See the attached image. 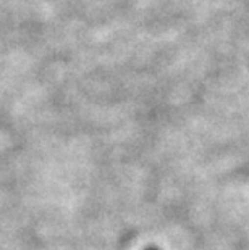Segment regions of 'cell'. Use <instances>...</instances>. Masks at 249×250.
<instances>
[{
  "instance_id": "cell-1",
  "label": "cell",
  "mask_w": 249,
  "mask_h": 250,
  "mask_svg": "<svg viewBox=\"0 0 249 250\" xmlns=\"http://www.w3.org/2000/svg\"><path fill=\"white\" fill-rule=\"evenodd\" d=\"M147 250H158V249H156V247H151V249H147Z\"/></svg>"
}]
</instances>
